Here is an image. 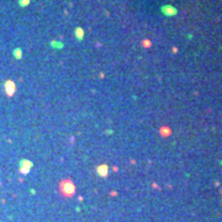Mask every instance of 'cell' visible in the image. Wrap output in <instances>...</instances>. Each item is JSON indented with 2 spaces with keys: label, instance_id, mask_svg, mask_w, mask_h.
I'll use <instances>...</instances> for the list:
<instances>
[{
  "label": "cell",
  "instance_id": "3957f363",
  "mask_svg": "<svg viewBox=\"0 0 222 222\" xmlns=\"http://www.w3.org/2000/svg\"><path fill=\"white\" fill-rule=\"evenodd\" d=\"M77 35H78V38H82L83 37V30H80V28H77Z\"/></svg>",
  "mask_w": 222,
  "mask_h": 222
},
{
  "label": "cell",
  "instance_id": "6da1fadb",
  "mask_svg": "<svg viewBox=\"0 0 222 222\" xmlns=\"http://www.w3.org/2000/svg\"><path fill=\"white\" fill-rule=\"evenodd\" d=\"M61 191L65 196H70L74 194V184L70 180H63L61 183Z\"/></svg>",
  "mask_w": 222,
  "mask_h": 222
},
{
  "label": "cell",
  "instance_id": "7a4b0ae2",
  "mask_svg": "<svg viewBox=\"0 0 222 222\" xmlns=\"http://www.w3.org/2000/svg\"><path fill=\"white\" fill-rule=\"evenodd\" d=\"M98 174H99L100 177L106 178L107 174H109V168H107V165H100V167H98Z\"/></svg>",
  "mask_w": 222,
  "mask_h": 222
}]
</instances>
